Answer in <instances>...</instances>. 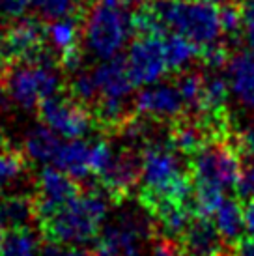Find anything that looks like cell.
I'll return each mask as SVG.
<instances>
[{
    "label": "cell",
    "mask_w": 254,
    "mask_h": 256,
    "mask_svg": "<svg viewBox=\"0 0 254 256\" xmlns=\"http://www.w3.org/2000/svg\"><path fill=\"white\" fill-rule=\"evenodd\" d=\"M108 200L112 198L106 191L105 194L96 189L80 191L56 214L40 222L45 242L82 245L98 238L108 212Z\"/></svg>",
    "instance_id": "obj_1"
},
{
    "label": "cell",
    "mask_w": 254,
    "mask_h": 256,
    "mask_svg": "<svg viewBox=\"0 0 254 256\" xmlns=\"http://www.w3.org/2000/svg\"><path fill=\"white\" fill-rule=\"evenodd\" d=\"M133 34V15L122 4H106L98 0L86 8L82 38L86 49L99 60L116 56Z\"/></svg>",
    "instance_id": "obj_2"
},
{
    "label": "cell",
    "mask_w": 254,
    "mask_h": 256,
    "mask_svg": "<svg viewBox=\"0 0 254 256\" xmlns=\"http://www.w3.org/2000/svg\"><path fill=\"white\" fill-rule=\"evenodd\" d=\"M152 6L166 28L185 36L198 47L217 42L222 32L219 4L213 0H156Z\"/></svg>",
    "instance_id": "obj_3"
},
{
    "label": "cell",
    "mask_w": 254,
    "mask_h": 256,
    "mask_svg": "<svg viewBox=\"0 0 254 256\" xmlns=\"http://www.w3.org/2000/svg\"><path fill=\"white\" fill-rule=\"evenodd\" d=\"M190 174L194 185L219 191L236 189L241 178V154L228 136L212 138L190 157Z\"/></svg>",
    "instance_id": "obj_4"
},
{
    "label": "cell",
    "mask_w": 254,
    "mask_h": 256,
    "mask_svg": "<svg viewBox=\"0 0 254 256\" xmlns=\"http://www.w3.org/2000/svg\"><path fill=\"white\" fill-rule=\"evenodd\" d=\"M0 84L6 96L19 107L32 110L40 101L58 94L62 88V77L58 66H34L26 62H8L0 73Z\"/></svg>",
    "instance_id": "obj_5"
},
{
    "label": "cell",
    "mask_w": 254,
    "mask_h": 256,
    "mask_svg": "<svg viewBox=\"0 0 254 256\" xmlns=\"http://www.w3.org/2000/svg\"><path fill=\"white\" fill-rule=\"evenodd\" d=\"M38 114L45 126L66 138H80L94 126L90 108L77 101L73 96L54 94L47 100L40 101Z\"/></svg>",
    "instance_id": "obj_6"
},
{
    "label": "cell",
    "mask_w": 254,
    "mask_h": 256,
    "mask_svg": "<svg viewBox=\"0 0 254 256\" xmlns=\"http://www.w3.org/2000/svg\"><path fill=\"white\" fill-rule=\"evenodd\" d=\"M80 191H82L80 184L68 172L52 168V166L43 168L36 182V192L32 196L36 220L42 222L49 219L50 215L56 214L64 204L75 198Z\"/></svg>",
    "instance_id": "obj_7"
},
{
    "label": "cell",
    "mask_w": 254,
    "mask_h": 256,
    "mask_svg": "<svg viewBox=\"0 0 254 256\" xmlns=\"http://www.w3.org/2000/svg\"><path fill=\"white\" fill-rule=\"evenodd\" d=\"M127 70L134 86L157 82L164 75V45L159 36H136L127 52Z\"/></svg>",
    "instance_id": "obj_8"
},
{
    "label": "cell",
    "mask_w": 254,
    "mask_h": 256,
    "mask_svg": "<svg viewBox=\"0 0 254 256\" xmlns=\"http://www.w3.org/2000/svg\"><path fill=\"white\" fill-rule=\"evenodd\" d=\"M142 172V152L136 148H127L114 152L112 161L108 163L103 174L99 176L103 189L108 192L112 202L127 198L140 180Z\"/></svg>",
    "instance_id": "obj_9"
},
{
    "label": "cell",
    "mask_w": 254,
    "mask_h": 256,
    "mask_svg": "<svg viewBox=\"0 0 254 256\" xmlns=\"http://www.w3.org/2000/svg\"><path fill=\"white\" fill-rule=\"evenodd\" d=\"M47 40V26L42 17H19L10 28L2 34L0 42V60L2 62H19L42 47Z\"/></svg>",
    "instance_id": "obj_10"
},
{
    "label": "cell",
    "mask_w": 254,
    "mask_h": 256,
    "mask_svg": "<svg viewBox=\"0 0 254 256\" xmlns=\"http://www.w3.org/2000/svg\"><path fill=\"white\" fill-rule=\"evenodd\" d=\"M134 110L157 122H174L185 114V103L176 84L152 82L148 88L138 92L134 100Z\"/></svg>",
    "instance_id": "obj_11"
},
{
    "label": "cell",
    "mask_w": 254,
    "mask_h": 256,
    "mask_svg": "<svg viewBox=\"0 0 254 256\" xmlns=\"http://www.w3.org/2000/svg\"><path fill=\"white\" fill-rule=\"evenodd\" d=\"M184 256H232L210 217L194 215L180 238Z\"/></svg>",
    "instance_id": "obj_12"
},
{
    "label": "cell",
    "mask_w": 254,
    "mask_h": 256,
    "mask_svg": "<svg viewBox=\"0 0 254 256\" xmlns=\"http://www.w3.org/2000/svg\"><path fill=\"white\" fill-rule=\"evenodd\" d=\"M98 84L99 98H129L134 82L127 70L126 56H116L103 60L92 72Z\"/></svg>",
    "instance_id": "obj_13"
},
{
    "label": "cell",
    "mask_w": 254,
    "mask_h": 256,
    "mask_svg": "<svg viewBox=\"0 0 254 256\" xmlns=\"http://www.w3.org/2000/svg\"><path fill=\"white\" fill-rule=\"evenodd\" d=\"M226 80L241 105L254 110V50L230 56L226 64Z\"/></svg>",
    "instance_id": "obj_14"
},
{
    "label": "cell",
    "mask_w": 254,
    "mask_h": 256,
    "mask_svg": "<svg viewBox=\"0 0 254 256\" xmlns=\"http://www.w3.org/2000/svg\"><path fill=\"white\" fill-rule=\"evenodd\" d=\"M213 215H215V226L232 254L234 247L245 238V232H247L245 208L241 206L238 198H224Z\"/></svg>",
    "instance_id": "obj_15"
},
{
    "label": "cell",
    "mask_w": 254,
    "mask_h": 256,
    "mask_svg": "<svg viewBox=\"0 0 254 256\" xmlns=\"http://www.w3.org/2000/svg\"><path fill=\"white\" fill-rule=\"evenodd\" d=\"M90 150L92 144L84 142L80 138H70V142H62L56 156L52 159V166L68 172L75 180H86L90 170Z\"/></svg>",
    "instance_id": "obj_16"
},
{
    "label": "cell",
    "mask_w": 254,
    "mask_h": 256,
    "mask_svg": "<svg viewBox=\"0 0 254 256\" xmlns=\"http://www.w3.org/2000/svg\"><path fill=\"white\" fill-rule=\"evenodd\" d=\"M56 135V131H52L45 124L32 128L24 138L26 157H30L32 161H38V163H52V159H54L58 148L62 144Z\"/></svg>",
    "instance_id": "obj_17"
},
{
    "label": "cell",
    "mask_w": 254,
    "mask_h": 256,
    "mask_svg": "<svg viewBox=\"0 0 254 256\" xmlns=\"http://www.w3.org/2000/svg\"><path fill=\"white\" fill-rule=\"evenodd\" d=\"M162 45H164L166 68L174 73L184 72L185 66H189L190 60L200 54V47L196 43H192L182 34H170V36L166 34L162 38Z\"/></svg>",
    "instance_id": "obj_18"
},
{
    "label": "cell",
    "mask_w": 254,
    "mask_h": 256,
    "mask_svg": "<svg viewBox=\"0 0 254 256\" xmlns=\"http://www.w3.org/2000/svg\"><path fill=\"white\" fill-rule=\"evenodd\" d=\"M40 242L28 226L6 228L0 238V256H38Z\"/></svg>",
    "instance_id": "obj_19"
},
{
    "label": "cell",
    "mask_w": 254,
    "mask_h": 256,
    "mask_svg": "<svg viewBox=\"0 0 254 256\" xmlns=\"http://www.w3.org/2000/svg\"><path fill=\"white\" fill-rule=\"evenodd\" d=\"M176 86L185 103V114L198 118L204 110V75L196 72H180Z\"/></svg>",
    "instance_id": "obj_20"
},
{
    "label": "cell",
    "mask_w": 254,
    "mask_h": 256,
    "mask_svg": "<svg viewBox=\"0 0 254 256\" xmlns=\"http://www.w3.org/2000/svg\"><path fill=\"white\" fill-rule=\"evenodd\" d=\"M80 21L82 19L78 17H64L50 22L47 26V38L52 49L64 52L75 45H80V30H82Z\"/></svg>",
    "instance_id": "obj_21"
},
{
    "label": "cell",
    "mask_w": 254,
    "mask_h": 256,
    "mask_svg": "<svg viewBox=\"0 0 254 256\" xmlns=\"http://www.w3.org/2000/svg\"><path fill=\"white\" fill-rule=\"evenodd\" d=\"M32 8L38 17L45 21H56L64 17L82 19L86 12L84 0H32Z\"/></svg>",
    "instance_id": "obj_22"
},
{
    "label": "cell",
    "mask_w": 254,
    "mask_h": 256,
    "mask_svg": "<svg viewBox=\"0 0 254 256\" xmlns=\"http://www.w3.org/2000/svg\"><path fill=\"white\" fill-rule=\"evenodd\" d=\"M26 168V157L0 136V189L17 180Z\"/></svg>",
    "instance_id": "obj_23"
},
{
    "label": "cell",
    "mask_w": 254,
    "mask_h": 256,
    "mask_svg": "<svg viewBox=\"0 0 254 256\" xmlns=\"http://www.w3.org/2000/svg\"><path fill=\"white\" fill-rule=\"evenodd\" d=\"M70 96H73L77 101H80L82 105L90 108L99 100V90L98 84L94 80L92 73L86 72H77L73 73V80L70 84Z\"/></svg>",
    "instance_id": "obj_24"
},
{
    "label": "cell",
    "mask_w": 254,
    "mask_h": 256,
    "mask_svg": "<svg viewBox=\"0 0 254 256\" xmlns=\"http://www.w3.org/2000/svg\"><path fill=\"white\" fill-rule=\"evenodd\" d=\"M219 21L220 28L224 34L238 40L240 30L243 28V12H241V2L238 0H224L219 4Z\"/></svg>",
    "instance_id": "obj_25"
},
{
    "label": "cell",
    "mask_w": 254,
    "mask_h": 256,
    "mask_svg": "<svg viewBox=\"0 0 254 256\" xmlns=\"http://www.w3.org/2000/svg\"><path fill=\"white\" fill-rule=\"evenodd\" d=\"M200 60L208 66V70H219L222 66L228 64V60H230V47L226 45V43H219L217 42L210 43V45H204V47H200Z\"/></svg>",
    "instance_id": "obj_26"
},
{
    "label": "cell",
    "mask_w": 254,
    "mask_h": 256,
    "mask_svg": "<svg viewBox=\"0 0 254 256\" xmlns=\"http://www.w3.org/2000/svg\"><path fill=\"white\" fill-rule=\"evenodd\" d=\"M112 156H114L112 146L106 142V140H103V138L92 144V150H90V170H92L94 176L99 178L103 174V170L112 161Z\"/></svg>",
    "instance_id": "obj_27"
},
{
    "label": "cell",
    "mask_w": 254,
    "mask_h": 256,
    "mask_svg": "<svg viewBox=\"0 0 254 256\" xmlns=\"http://www.w3.org/2000/svg\"><path fill=\"white\" fill-rule=\"evenodd\" d=\"M42 256H92V252L73 247V245H62V243L45 242V245L40 250Z\"/></svg>",
    "instance_id": "obj_28"
},
{
    "label": "cell",
    "mask_w": 254,
    "mask_h": 256,
    "mask_svg": "<svg viewBox=\"0 0 254 256\" xmlns=\"http://www.w3.org/2000/svg\"><path fill=\"white\" fill-rule=\"evenodd\" d=\"M243 12V34L248 47L254 50V0H243L241 2Z\"/></svg>",
    "instance_id": "obj_29"
},
{
    "label": "cell",
    "mask_w": 254,
    "mask_h": 256,
    "mask_svg": "<svg viewBox=\"0 0 254 256\" xmlns=\"http://www.w3.org/2000/svg\"><path fill=\"white\" fill-rule=\"evenodd\" d=\"M28 6H32V0H2L0 2V15L4 19H19L24 15Z\"/></svg>",
    "instance_id": "obj_30"
},
{
    "label": "cell",
    "mask_w": 254,
    "mask_h": 256,
    "mask_svg": "<svg viewBox=\"0 0 254 256\" xmlns=\"http://www.w3.org/2000/svg\"><path fill=\"white\" fill-rule=\"evenodd\" d=\"M236 191L240 194V200H243V202L254 198V166H248L247 170L241 172V178L236 185Z\"/></svg>",
    "instance_id": "obj_31"
},
{
    "label": "cell",
    "mask_w": 254,
    "mask_h": 256,
    "mask_svg": "<svg viewBox=\"0 0 254 256\" xmlns=\"http://www.w3.org/2000/svg\"><path fill=\"white\" fill-rule=\"evenodd\" d=\"M232 256H254V238L245 236L236 247H234Z\"/></svg>",
    "instance_id": "obj_32"
},
{
    "label": "cell",
    "mask_w": 254,
    "mask_h": 256,
    "mask_svg": "<svg viewBox=\"0 0 254 256\" xmlns=\"http://www.w3.org/2000/svg\"><path fill=\"white\" fill-rule=\"evenodd\" d=\"M245 224H247L248 236L254 238V198L245 202Z\"/></svg>",
    "instance_id": "obj_33"
},
{
    "label": "cell",
    "mask_w": 254,
    "mask_h": 256,
    "mask_svg": "<svg viewBox=\"0 0 254 256\" xmlns=\"http://www.w3.org/2000/svg\"><path fill=\"white\" fill-rule=\"evenodd\" d=\"M92 256H116V254H114V252H110V250L103 249V247H99V245H98V249H96V252H92Z\"/></svg>",
    "instance_id": "obj_34"
},
{
    "label": "cell",
    "mask_w": 254,
    "mask_h": 256,
    "mask_svg": "<svg viewBox=\"0 0 254 256\" xmlns=\"http://www.w3.org/2000/svg\"><path fill=\"white\" fill-rule=\"evenodd\" d=\"M133 2H138V4H152V2H156V0H133Z\"/></svg>",
    "instance_id": "obj_35"
},
{
    "label": "cell",
    "mask_w": 254,
    "mask_h": 256,
    "mask_svg": "<svg viewBox=\"0 0 254 256\" xmlns=\"http://www.w3.org/2000/svg\"><path fill=\"white\" fill-rule=\"evenodd\" d=\"M106 4H122V0H103Z\"/></svg>",
    "instance_id": "obj_36"
},
{
    "label": "cell",
    "mask_w": 254,
    "mask_h": 256,
    "mask_svg": "<svg viewBox=\"0 0 254 256\" xmlns=\"http://www.w3.org/2000/svg\"><path fill=\"white\" fill-rule=\"evenodd\" d=\"M247 159H248V161H250V166H254V152H252V154H250V156L247 157Z\"/></svg>",
    "instance_id": "obj_37"
},
{
    "label": "cell",
    "mask_w": 254,
    "mask_h": 256,
    "mask_svg": "<svg viewBox=\"0 0 254 256\" xmlns=\"http://www.w3.org/2000/svg\"><path fill=\"white\" fill-rule=\"evenodd\" d=\"M4 66H6V62H2V60H0V73H2V70H4Z\"/></svg>",
    "instance_id": "obj_38"
},
{
    "label": "cell",
    "mask_w": 254,
    "mask_h": 256,
    "mask_svg": "<svg viewBox=\"0 0 254 256\" xmlns=\"http://www.w3.org/2000/svg\"><path fill=\"white\" fill-rule=\"evenodd\" d=\"M2 232H4V228H2V224H0V238H2Z\"/></svg>",
    "instance_id": "obj_39"
},
{
    "label": "cell",
    "mask_w": 254,
    "mask_h": 256,
    "mask_svg": "<svg viewBox=\"0 0 254 256\" xmlns=\"http://www.w3.org/2000/svg\"><path fill=\"white\" fill-rule=\"evenodd\" d=\"M0 42H2V32H0Z\"/></svg>",
    "instance_id": "obj_40"
},
{
    "label": "cell",
    "mask_w": 254,
    "mask_h": 256,
    "mask_svg": "<svg viewBox=\"0 0 254 256\" xmlns=\"http://www.w3.org/2000/svg\"><path fill=\"white\" fill-rule=\"evenodd\" d=\"M0 2H2V0H0Z\"/></svg>",
    "instance_id": "obj_41"
}]
</instances>
